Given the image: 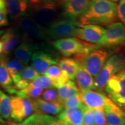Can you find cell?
Returning <instances> with one entry per match:
<instances>
[{"mask_svg":"<svg viewBox=\"0 0 125 125\" xmlns=\"http://www.w3.org/2000/svg\"><path fill=\"white\" fill-rule=\"evenodd\" d=\"M116 2L104 0H90L79 18L81 25L108 26L115 23L117 17Z\"/></svg>","mask_w":125,"mask_h":125,"instance_id":"6da1fadb","label":"cell"},{"mask_svg":"<svg viewBox=\"0 0 125 125\" xmlns=\"http://www.w3.org/2000/svg\"><path fill=\"white\" fill-rule=\"evenodd\" d=\"M108 52L103 49H91L75 56V60L96 78L108 57Z\"/></svg>","mask_w":125,"mask_h":125,"instance_id":"7a4b0ae2","label":"cell"},{"mask_svg":"<svg viewBox=\"0 0 125 125\" xmlns=\"http://www.w3.org/2000/svg\"><path fill=\"white\" fill-rule=\"evenodd\" d=\"M81 24L77 20L59 19L45 27L46 39L57 40L76 36Z\"/></svg>","mask_w":125,"mask_h":125,"instance_id":"3957f363","label":"cell"},{"mask_svg":"<svg viewBox=\"0 0 125 125\" xmlns=\"http://www.w3.org/2000/svg\"><path fill=\"white\" fill-rule=\"evenodd\" d=\"M125 68V57L115 54L110 57L94 78V90L99 92L105 89L108 81L112 75Z\"/></svg>","mask_w":125,"mask_h":125,"instance_id":"277c9868","label":"cell"},{"mask_svg":"<svg viewBox=\"0 0 125 125\" xmlns=\"http://www.w3.org/2000/svg\"><path fill=\"white\" fill-rule=\"evenodd\" d=\"M105 89L109 98L125 110V68L111 76Z\"/></svg>","mask_w":125,"mask_h":125,"instance_id":"5b68a950","label":"cell"},{"mask_svg":"<svg viewBox=\"0 0 125 125\" xmlns=\"http://www.w3.org/2000/svg\"><path fill=\"white\" fill-rule=\"evenodd\" d=\"M52 44L62 55L65 57L75 56L94 49L92 45L75 37L59 39L52 42Z\"/></svg>","mask_w":125,"mask_h":125,"instance_id":"8992f818","label":"cell"},{"mask_svg":"<svg viewBox=\"0 0 125 125\" xmlns=\"http://www.w3.org/2000/svg\"><path fill=\"white\" fill-rule=\"evenodd\" d=\"M60 7V4L39 2L31 7L32 9L31 15L40 24L47 26L59 19Z\"/></svg>","mask_w":125,"mask_h":125,"instance_id":"52a82bcc","label":"cell"},{"mask_svg":"<svg viewBox=\"0 0 125 125\" xmlns=\"http://www.w3.org/2000/svg\"><path fill=\"white\" fill-rule=\"evenodd\" d=\"M16 21L18 29L22 32L23 38L30 40L46 39L45 27L37 21L31 15L27 14Z\"/></svg>","mask_w":125,"mask_h":125,"instance_id":"ba28073f","label":"cell"},{"mask_svg":"<svg viewBox=\"0 0 125 125\" xmlns=\"http://www.w3.org/2000/svg\"><path fill=\"white\" fill-rule=\"evenodd\" d=\"M11 117L16 121H22L34 111L32 100L19 96L10 97Z\"/></svg>","mask_w":125,"mask_h":125,"instance_id":"9c48e42d","label":"cell"},{"mask_svg":"<svg viewBox=\"0 0 125 125\" xmlns=\"http://www.w3.org/2000/svg\"><path fill=\"white\" fill-rule=\"evenodd\" d=\"M105 29L96 25H81L76 37L90 43L102 45Z\"/></svg>","mask_w":125,"mask_h":125,"instance_id":"30bf717a","label":"cell"},{"mask_svg":"<svg viewBox=\"0 0 125 125\" xmlns=\"http://www.w3.org/2000/svg\"><path fill=\"white\" fill-rule=\"evenodd\" d=\"M81 94L84 105L92 109L103 108L114 103L109 97L99 91L93 90H81Z\"/></svg>","mask_w":125,"mask_h":125,"instance_id":"8fae6325","label":"cell"},{"mask_svg":"<svg viewBox=\"0 0 125 125\" xmlns=\"http://www.w3.org/2000/svg\"><path fill=\"white\" fill-rule=\"evenodd\" d=\"M125 43V26L122 23L115 22L105 29L102 46H116Z\"/></svg>","mask_w":125,"mask_h":125,"instance_id":"7c38bea8","label":"cell"},{"mask_svg":"<svg viewBox=\"0 0 125 125\" xmlns=\"http://www.w3.org/2000/svg\"><path fill=\"white\" fill-rule=\"evenodd\" d=\"M90 0H62L61 14L64 18L76 20L85 11Z\"/></svg>","mask_w":125,"mask_h":125,"instance_id":"4fadbf2b","label":"cell"},{"mask_svg":"<svg viewBox=\"0 0 125 125\" xmlns=\"http://www.w3.org/2000/svg\"><path fill=\"white\" fill-rule=\"evenodd\" d=\"M58 61L51 54L44 51L37 50L32 54L31 59L32 67L38 71L39 74H44L51 65L57 64Z\"/></svg>","mask_w":125,"mask_h":125,"instance_id":"5bb4252c","label":"cell"},{"mask_svg":"<svg viewBox=\"0 0 125 125\" xmlns=\"http://www.w3.org/2000/svg\"><path fill=\"white\" fill-rule=\"evenodd\" d=\"M21 40H23V35L18 28L11 27L7 31H4L0 37V40L4 45V56L9 54L15 51Z\"/></svg>","mask_w":125,"mask_h":125,"instance_id":"9a60e30c","label":"cell"},{"mask_svg":"<svg viewBox=\"0 0 125 125\" xmlns=\"http://www.w3.org/2000/svg\"><path fill=\"white\" fill-rule=\"evenodd\" d=\"M23 41L14 51V56L26 65L29 63L34 52L38 50V47L32 40L23 38Z\"/></svg>","mask_w":125,"mask_h":125,"instance_id":"2e32d148","label":"cell"},{"mask_svg":"<svg viewBox=\"0 0 125 125\" xmlns=\"http://www.w3.org/2000/svg\"><path fill=\"white\" fill-rule=\"evenodd\" d=\"M34 111L36 114L44 115H56L61 113L64 108L63 104L59 101H48L41 98L32 100Z\"/></svg>","mask_w":125,"mask_h":125,"instance_id":"e0dca14e","label":"cell"},{"mask_svg":"<svg viewBox=\"0 0 125 125\" xmlns=\"http://www.w3.org/2000/svg\"><path fill=\"white\" fill-rule=\"evenodd\" d=\"M30 0H5L6 10L9 18L17 20L29 14L27 13Z\"/></svg>","mask_w":125,"mask_h":125,"instance_id":"ac0fdd59","label":"cell"},{"mask_svg":"<svg viewBox=\"0 0 125 125\" xmlns=\"http://www.w3.org/2000/svg\"><path fill=\"white\" fill-rule=\"evenodd\" d=\"M84 107L65 109L59 115V122L62 125H82Z\"/></svg>","mask_w":125,"mask_h":125,"instance_id":"d6986e66","label":"cell"},{"mask_svg":"<svg viewBox=\"0 0 125 125\" xmlns=\"http://www.w3.org/2000/svg\"><path fill=\"white\" fill-rule=\"evenodd\" d=\"M107 125H125V112L115 103L104 108Z\"/></svg>","mask_w":125,"mask_h":125,"instance_id":"ffe728a7","label":"cell"},{"mask_svg":"<svg viewBox=\"0 0 125 125\" xmlns=\"http://www.w3.org/2000/svg\"><path fill=\"white\" fill-rule=\"evenodd\" d=\"M76 85L81 90H94V79L85 67L79 65L75 78Z\"/></svg>","mask_w":125,"mask_h":125,"instance_id":"44dd1931","label":"cell"},{"mask_svg":"<svg viewBox=\"0 0 125 125\" xmlns=\"http://www.w3.org/2000/svg\"><path fill=\"white\" fill-rule=\"evenodd\" d=\"M43 75L49 78L53 86L56 88L60 87L70 80L68 76L62 72L60 67L57 64L52 65L49 67Z\"/></svg>","mask_w":125,"mask_h":125,"instance_id":"7402d4cb","label":"cell"},{"mask_svg":"<svg viewBox=\"0 0 125 125\" xmlns=\"http://www.w3.org/2000/svg\"><path fill=\"white\" fill-rule=\"evenodd\" d=\"M80 90L75 83L71 80L68 81L57 88L59 101L62 104L68 98L80 93Z\"/></svg>","mask_w":125,"mask_h":125,"instance_id":"603a6c76","label":"cell"},{"mask_svg":"<svg viewBox=\"0 0 125 125\" xmlns=\"http://www.w3.org/2000/svg\"><path fill=\"white\" fill-rule=\"evenodd\" d=\"M59 67L70 80H74L79 69V63L74 59L64 57L59 62Z\"/></svg>","mask_w":125,"mask_h":125,"instance_id":"cb8c5ba5","label":"cell"},{"mask_svg":"<svg viewBox=\"0 0 125 125\" xmlns=\"http://www.w3.org/2000/svg\"><path fill=\"white\" fill-rule=\"evenodd\" d=\"M26 125H57L59 119L48 115L35 113L23 122Z\"/></svg>","mask_w":125,"mask_h":125,"instance_id":"d4e9b609","label":"cell"},{"mask_svg":"<svg viewBox=\"0 0 125 125\" xmlns=\"http://www.w3.org/2000/svg\"><path fill=\"white\" fill-rule=\"evenodd\" d=\"M6 65L13 82L19 81L20 73L25 67L24 64L16 58L6 59Z\"/></svg>","mask_w":125,"mask_h":125,"instance_id":"484cf974","label":"cell"},{"mask_svg":"<svg viewBox=\"0 0 125 125\" xmlns=\"http://www.w3.org/2000/svg\"><path fill=\"white\" fill-rule=\"evenodd\" d=\"M0 86L6 90L13 86V81L8 71L4 56L0 57Z\"/></svg>","mask_w":125,"mask_h":125,"instance_id":"4316f807","label":"cell"},{"mask_svg":"<svg viewBox=\"0 0 125 125\" xmlns=\"http://www.w3.org/2000/svg\"><path fill=\"white\" fill-rule=\"evenodd\" d=\"M11 116L10 98L0 90V117L9 119Z\"/></svg>","mask_w":125,"mask_h":125,"instance_id":"83f0119b","label":"cell"},{"mask_svg":"<svg viewBox=\"0 0 125 125\" xmlns=\"http://www.w3.org/2000/svg\"><path fill=\"white\" fill-rule=\"evenodd\" d=\"M42 93L43 89L31 86L29 84V85L24 89L19 90V91L15 90L13 94L17 95L18 96L21 97L27 98L30 99L31 98L37 99L42 94Z\"/></svg>","mask_w":125,"mask_h":125,"instance_id":"f1b7e54d","label":"cell"},{"mask_svg":"<svg viewBox=\"0 0 125 125\" xmlns=\"http://www.w3.org/2000/svg\"><path fill=\"white\" fill-rule=\"evenodd\" d=\"M62 104L65 109L78 108L83 107L84 104L82 100L81 92L80 93L68 98L62 103Z\"/></svg>","mask_w":125,"mask_h":125,"instance_id":"f546056e","label":"cell"},{"mask_svg":"<svg viewBox=\"0 0 125 125\" xmlns=\"http://www.w3.org/2000/svg\"><path fill=\"white\" fill-rule=\"evenodd\" d=\"M30 85L31 86L39 87L41 89H49L53 87L52 83L51 81L46 76L43 75L39 76L35 79L30 82Z\"/></svg>","mask_w":125,"mask_h":125,"instance_id":"4dcf8cb0","label":"cell"},{"mask_svg":"<svg viewBox=\"0 0 125 125\" xmlns=\"http://www.w3.org/2000/svg\"><path fill=\"white\" fill-rule=\"evenodd\" d=\"M40 76V74L32 66H26L22 70L20 75V79H24L29 82L34 81Z\"/></svg>","mask_w":125,"mask_h":125,"instance_id":"1f68e13d","label":"cell"},{"mask_svg":"<svg viewBox=\"0 0 125 125\" xmlns=\"http://www.w3.org/2000/svg\"><path fill=\"white\" fill-rule=\"evenodd\" d=\"M82 125H94V111L85 105L83 114Z\"/></svg>","mask_w":125,"mask_h":125,"instance_id":"d6a6232c","label":"cell"},{"mask_svg":"<svg viewBox=\"0 0 125 125\" xmlns=\"http://www.w3.org/2000/svg\"><path fill=\"white\" fill-rule=\"evenodd\" d=\"M43 99L48 101H59L57 91L54 87L46 89L42 94Z\"/></svg>","mask_w":125,"mask_h":125,"instance_id":"836d02e7","label":"cell"},{"mask_svg":"<svg viewBox=\"0 0 125 125\" xmlns=\"http://www.w3.org/2000/svg\"><path fill=\"white\" fill-rule=\"evenodd\" d=\"M94 125H107L103 108L94 109Z\"/></svg>","mask_w":125,"mask_h":125,"instance_id":"e575fe53","label":"cell"},{"mask_svg":"<svg viewBox=\"0 0 125 125\" xmlns=\"http://www.w3.org/2000/svg\"><path fill=\"white\" fill-rule=\"evenodd\" d=\"M117 17L125 26V0H119L117 5Z\"/></svg>","mask_w":125,"mask_h":125,"instance_id":"d590c367","label":"cell"},{"mask_svg":"<svg viewBox=\"0 0 125 125\" xmlns=\"http://www.w3.org/2000/svg\"><path fill=\"white\" fill-rule=\"evenodd\" d=\"M30 82L29 81H27L24 79H20L18 82L15 83V85H14V88L16 90L19 91V90H21L26 88Z\"/></svg>","mask_w":125,"mask_h":125,"instance_id":"8d00e7d4","label":"cell"},{"mask_svg":"<svg viewBox=\"0 0 125 125\" xmlns=\"http://www.w3.org/2000/svg\"><path fill=\"white\" fill-rule=\"evenodd\" d=\"M9 20L7 10H0V27L8 26Z\"/></svg>","mask_w":125,"mask_h":125,"instance_id":"74e56055","label":"cell"},{"mask_svg":"<svg viewBox=\"0 0 125 125\" xmlns=\"http://www.w3.org/2000/svg\"><path fill=\"white\" fill-rule=\"evenodd\" d=\"M62 0H40V2L45 3H53V4H59Z\"/></svg>","mask_w":125,"mask_h":125,"instance_id":"f35d334b","label":"cell"},{"mask_svg":"<svg viewBox=\"0 0 125 125\" xmlns=\"http://www.w3.org/2000/svg\"><path fill=\"white\" fill-rule=\"evenodd\" d=\"M0 10H7L5 0H0Z\"/></svg>","mask_w":125,"mask_h":125,"instance_id":"ab89813d","label":"cell"},{"mask_svg":"<svg viewBox=\"0 0 125 125\" xmlns=\"http://www.w3.org/2000/svg\"><path fill=\"white\" fill-rule=\"evenodd\" d=\"M4 45L2 41L0 40V55L4 56Z\"/></svg>","mask_w":125,"mask_h":125,"instance_id":"60d3db41","label":"cell"},{"mask_svg":"<svg viewBox=\"0 0 125 125\" xmlns=\"http://www.w3.org/2000/svg\"><path fill=\"white\" fill-rule=\"evenodd\" d=\"M40 0H30V7L32 6L38 4L40 2Z\"/></svg>","mask_w":125,"mask_h":125,"instance_id":"b9f144b4","label":"cell"},{"mask_svg":"<svg viewBox=\"0 0 125 125\" xmlns=\"http://www.w3.org/2000/svg\"><path fill=\"white\" fill-rule=\"evenodd\" d=\"M11 125H26L24 124V123H20V124H16V123H12Z\"/></svg>","mask_w":125,"mask_h":125,"instance_id":"7bdbcfd3","label":"cell"},{"mask_svg":"<svg viewBox=\"0 0 125 125\" xmlns=\"http://www.w3.org/2000/svg\"><path fill=\"white\" fill-rule=\"evenodd\" d=\"M104 1H112V2H118V1H119V0H104Z\"/></svg>","mask_w":125,"mask_h":125,"instance_id":"ee69618b","label":"cell"},{"mask_svg":"<svg viewBox=\"0 0 125 125\" xmlns=\"http://www.w3.org/2000/svg\"><path fill=\"white\" fill-rule=\"evenodd\" d=\"M4 31L3 30H0V37H1V35H2V34L4 33Z\"/></svg>","mask_w":125,"mask_h":125,"instance_id":"f6af8a7d","label":"cell"},{"mask_svg":"<svg viewBox=\"0 0 125 125\" xmlns=\"http://www.w3.org/2000/svg\"><path fill=\"white\" fill-rule=\"evenodd\" d=\"M57 125H62V123H61L60 122H59V124Z\"/></svg>","mask_w":125,"mask_h":125,"instance_id":"bcb514c9","label":"cell"},{"mask_svg":"<svg viewBox=\"0 0 125 125\" xmlns=\"http://www.w3.org/2000/svg\"></svg>","mask_w":125,"mask_h":125,"instance_id":"7dc6e473","label":"cell"}]
</instances>
